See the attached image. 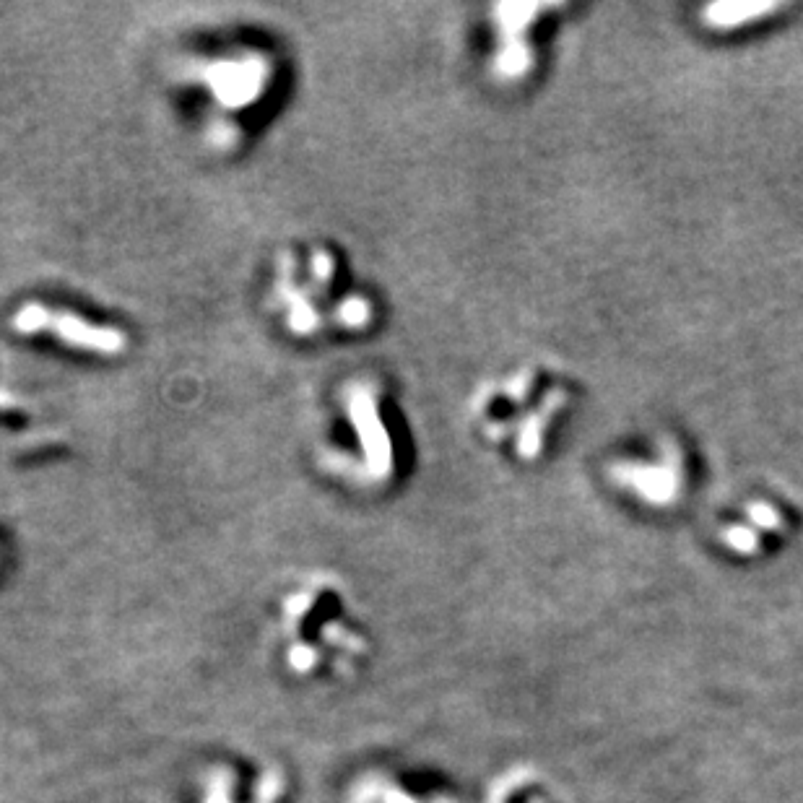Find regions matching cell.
Instances as JSON below:
<instances>
[{"instance_id": "6da1fadb", "label": "cell", "mask_w": 803, "mask_h": 803, "mask_svg": "<svg viewBox=\"0 0 803 803\" xmlns=\"http://www.w3.org/2000/svg\"><path fill=\"white\" fill-rule=\"evenodd\" d=\"M13 325L21 333L52 331L58 338H63L65 344L76 346V349L99 351V354H117L125 346V336L115 328L94 325L84 318H76L71 312L47 310L45 305L21 307L19 315L13 318Z\"/></svg>"}, {"instance_id": "7a4b0ae2", "label": "cell", "mask_w": 803, "mask_h": 803, "mask_svg": "<svg viewBox=\"0 0 803 803\" xmlns=\"http://www.w3.org/2000/svg\"><path fill=\"white\" fill-rule=\"evenodd\" d=\"M208 81L221 102H229V107H242V102L258 97L263 84V63L247 58L219 60L208 71Z\"/></svg>"}, {"instance_id": "3957f363", "label": "cell", "mask_w": 803, "mask_h": 803, "mask_svg": "<svg viewBox=\"0 0 803 803\" xmlns=\"http://www.w3.org/2000/svg\"><path fill=\"white\" fill-rule=\"evenodd\" d=\"M229 783H232V775L227 770L214 772L208 780V796L203 803H232L229 801Z\"/></svg>"}, {"instance_id": "277c9868", "label": "cell", "mask_w": 803, "mask_h": 803, "mask_svg": "<svg viewBox=\"0 0 803 803\" xmlns=\"http://www.w3.org/2000/svg\"><path fill=\"white\" fill-rule=\"evenodd\" d=\"M289 663L294 666V671L307 674V671H312L315 663H318V653H315L310 645H294V648L289 650Z\"/></svg>"}, {"instance_id": "5b68a950", "label": "cell", "mask_w": 803, "mask_h": 803, "mask_svg": "<svg viewBox=\"0 0 803 803\" xmlns=\"http://www.w3.org/2000/svg\"><path fill=\"white\" fill-rule=\"evenodd\" d=\"M279 791H281L279 778H276L273 772H268V775H263V780H260L258 793H255V803H273V798L279 796Z\"/></svg>"}, {"instance_id": "8992f818", "label": "cell", "mask_w": 803, "mask_h": 803, "mask_svg": "<svg viewBox=\"0 0 803 803\" xmlns=\"http://www.w3.org/2000/svg\"><path fill=\"white\" fill-rule=\"evenodd\" d=\"M323 635L328 637V640H333V642H341V648L362 650V640H359V637L351 635V632H344V629L338 627V624H331V627L325 629Z\"/></svg>"}, {"instance_id": "52a82bcc", "label": "cell", "mask_w": 803, "mask_h": 803, "mask_svg": "<svg viewBox=\"0 0 803 803\" xmlns=\"http://www.w3.org/2000/svg\"><path fill=\"white\" fill-rule=\"evenodd\" d=\"M312 606V596H307V593H302V596H294L286 601V614L289 616H302L307 614Z\"/></svg>"}, {"instance_id": "ba28073f", "label": "cell", "mask_w": 803, "mask_h": 803, "mask_svg": "<svg viewBox=\"0 0 803 803\" xmlns=\"http://www.w3.org/2000/svg\"><path fill=\"white\" fill-rule=\"evenodd\" d=\"M385 803H411V798L403 796L401 791H388V796H385Z\"/></svg>"}]
</instances>
